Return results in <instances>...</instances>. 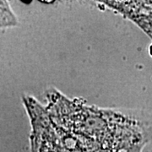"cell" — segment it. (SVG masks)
Instances as JSON below:
<instances>
[{"label": "cell", "instance_id": "obj_1", "mask_svg": "<svg viewBox=\"0 0 152 152\" xmlns=\"http://www.w3.org/2000/svg\"><path fill=\"white\" fill-rule=\"evenodd\" d=\"M16 24V18L12 13L8 2L0 1V27L15 26Z\"/></svg>", "mask_w": 152, "mask_h": 152}, {"label": "cell", "instance_id": "obj_2", "mask_svg": "<svg viewBox=\"0 0 152 152\" xmlns=\"http://www.w3.org/2000/svg\"><path fill=\"white\" fill-rule=\"evenodd\" d=\"M151 55H152V46L151 47Z\"/></svg>", "mask_w": 152, "mask_h": 152}]
</instances>
